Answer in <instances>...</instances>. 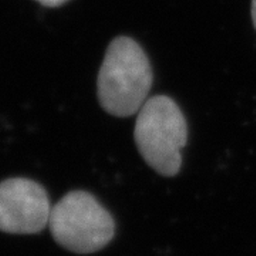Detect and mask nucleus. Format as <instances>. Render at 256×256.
I'll use <instances>...</instances> for the list:
<instances>
[{"instance_id": "nucleus-5", "label": "nucleus", "mask_w": 256, "mask_h": 256, "mask_svg": "<svg viewBox=\"0 0 256 256\" xmlns=\"http://www.w3.org/2000/svg\"><path fill=\"white\" fill-rule=\"evenodd\" d=\"M40 4L46 6V8H60L64 3H67L68 0H36Z\"/></svg>"}, {"instance_id": "nucleus-3", "label": "nucleus", "mask_w": 256, "mask_h": 256, "mask_svg": "<svg viewBox=\"0 0 256 256\" xmlns=\"http://www.w3.org/2000/svg\"><path fill=\"white\" fill-rule=\"evenodd\" d=\"M48 228L58 245L88 255L107 246L116 235V222L97 198L84 191L67 194L52 210Z\"/></svg>"}, {"instance_id": "nucleus-4", "label": "nucleus", "mask_w": 256, "mask_h": 256, "mask_svg": "<svg viewBox=\"0 0 256 256\" xmlns=\"http://www.w3.org/2000/svg\"><path fill=\"white\" fill-rule=\"evenodd\" d=\"M52 204L46 190L28 178L0 182V230L33 235L48 226Z\"/></svg>"}, {"instance_id": "nucleus-2", "label": "nucleus", "mask_w": 256, "mask_h": 256, "mask_svg": "<svg viewBox=\"0 0 256 256\" xmlns=\"http://www.w3.org/2000/svg\"><path fill=\"white\" fill-rule=\"evenodd\" d=\"M134 138L141 156L154 171L162 176L180 172L188 124L174 100L165 96L148 98L138 111Z\"/></svg>"}, {"instance_id": "nucleus-1", "label": "nucleus", "mask_w": 256, "mask_h": 256, "mask_svg": "<svg viewBox=\"0 0 256 256\" xmlns=\"http://www.w3.org/2000/svg\"><path fill=\"white\" fill-rule=\"evenodd\" d=\"M101 107L114 117L138 114L152 87V68L146 52L130 37L111 42L98 74Z\"/></svg>"}, {"instance_id": "nucleus-6", "label": "nucleus", "mask_w": 256, "mask_h": 256, "mask_svg": "<svg viewBox=\"0 0 256 256\" xmlns=\"http://www.w3.org/2000/svg\"><path fill=\"white\" fill-rule=\"evenodd\" d=\"M252 18H254V24L256 28V0H252Z\"/></svg>"}]
</instances>
